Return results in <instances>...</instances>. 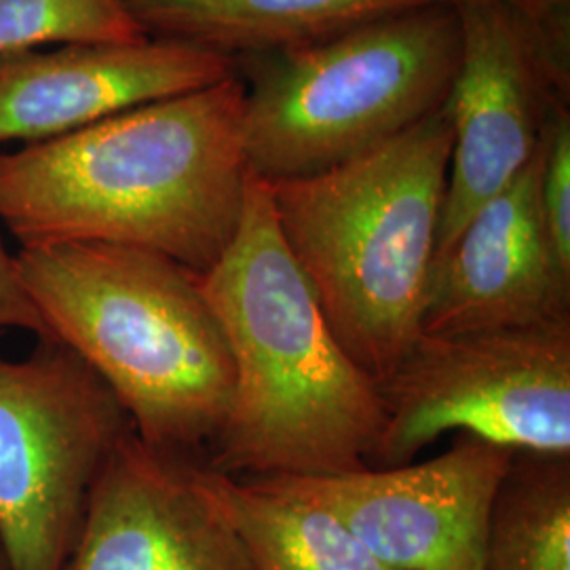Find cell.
Returning a JSON list of instances; mask_svg holds the SVG:
<instances>
[{
	"instance_id": "cell-17",
	"label": "cell",
	"mask_w": 570,
	"mask_h": 570,
	"mask_svg": "<svg viewBox=\"0 0 570 570\" xmlns=\"http://www.w3.org/2000/svg\"><path fill=\"white\" fill-rule=\"evenodd\" d=\"M539 205L553 265L570 284V117L564 104L553 108L543 136Z\"/></svg>"
},
{
	"instance_id": "cell-19",
	"label": "cell",
	"mask_w": 570,
	"mask_h": 570,
	"mask_svg": "<svg viewBox=\"0 0 570 570\" xmlns=\"http://www.w3.org/2000/svg\"><path fill=\"white\" fill-rule=\"evenodd\" d=\"M7 330H26L39 338H49L41 315L21 282L18 258L0 237V336Z\"/></svg>"
},
{
	"instance_id": "cell-16",
	"label": "cell",
	"mask_w": 570,
	"mask_h": 570,
	"mask_svg": "<svg viewBox=\"0 0 570 570\" xmlns=\"http://www.w3.org/2000/svg\"><path fill=\"white\" fill-rule=\"evenodd\" d=\"M148 39L129 0H0V58L58 45Z\"/></svg>"
},
{
	"instance_id": "cell-15",
	"label": "cell",
	"mask_w": 570,
	"mask_h": 570,
	"mask_svg": "<svg viewBox=\"0 0 570 570\" xmlns=\"http://www.w3.org/2000/svg\"><path fill=\"white\" fill-rule=\"evenodd\" d=\"M482 570H570V456L513 454L490 505Z\"/></svg>"
},
{
	"instance_id": "cell-10",
	"label": "cell",
	"mask_w": 570,
	"mask_h": 570,
	"mask_svg": "<svg viewBox=\"0 0 570 570\" xmlns=\"http://www.w3.org/2000/svg\"><path fill=\"white\" fill-rule=\"evenodd\" d=\"M66 570H256L202 459L129 429L91 489Z\"/></svg>"
},
{
	"instance_id": "cell-11",
	"label": "cell",
	"mask_w": 570,
	"mask_h": 570,
	"mask_svg": "<svg viewBox=\"0 0 570 570\" xmlns=\"http://www.w3.org/2000/svg\"><path fill=\"white\" fill-rule=\"evenodd\" d=\"M237 75V58L195 42L58 45L0 58V148L47 142L119 112Z\"/></svg>"
},
{
	"instance_id": "cell-4",
	"label": "cell",
	"mask_w": 570,
	"mask_h": 570,
	"mask_svg": "<svg viewBox=\"0 0 570 570\" xmlns=\"http://www.w3.org/2000/svg\"><path fill=\"white\" fill-rule=\"evenodd\" d=\"M450 148L442 106L346 164L268 183L285 244L327 326L376 383L421 336Z\"/></svg>"
},
{
	"instance_id": "cell-20",
	"label": "cell",
	"mask_w": 570,
	"mask_h": 570,
	"mask_svg": "<svg viewBox=\"0 0 570 570\" xmlns=\"http://www.w3.org/2000/svg\"><path fill=\"white\" fill-rule=\"evenodd\" d=\"M0 570H9V564H7V558H4V553H2V548H0Z\"/></svg>"
},
{
	"instance_id": "cell-9",
	"label": "cell",
	"mask_w": 570,
	"mask_h": 570,
	"mask_svg": "<svg viewBox=\"0 0 570 570\" xmlns=\"http://www.w3.org/2000/svg\"><path fill=\"white\" fill-rule=\"evenodd\" d=\"M513 454L461 435L416 465L249 480L334 513L389 569L482 570L490 505Z\"/></svg>"
},
{
	"instance_id": "cell-12",
	"label": "cell",
	"mask_w": 570,
	"mask_h": 570,
	"mask_svg": "<svg viewBox=\"0 0 570 570\" xmlns=\"http://www.w3.org/2000/svg\"><path fill=\"white\" fill-rule=\"evenodd\" d=\"M543 148V142H541ZM541 148L433 258L421 334H463L569 317L570 284L553 265L539 205Z\"/></svg>"
},
{
	"instance_id": "cell-2",
	"label": "cell",
	"mask_w": 570,
	"mask_h": 570,
	"mask_svg": "<svg viewBox=\"0 0 570 570\" xmlns=\"http://www.w3.org/2000/svg\"><path fill=\"white\" fill-rule=\"evenodd\" d=\"M202 287L235 367L230 410L205 465L230 478L366 469L383 429L379 383L327 326L268 183L252 171L237 230Z\"/></svg>"
},
{
	"instance_id": "cell-1",
	"label": "cell",
	"mask_w": 570,
	"mask_h": 570,
	"mask_svg": "<svg viewBox=\"0 0 570 570\" xmlns=\"http://www.w3.org/2000/svg\"><path fill=\"white\" fill-rule=\"evenodd\" d=\"M239 75L20 150H0V225L21 247L108 244L204 275L244 209Z\"/></svg>"
},
{
	"instance_id": "cell-6",
	"label": "cell",
	"mask_w": 570,
	"mask_h": 570,
	"mask_svg": "<svg viewBox=\"0 0 570 570\" xmlns=\"http://www.w3.org/2000/svg\"><path fill=\"white\" fill-rule=\"evenodd\" d=\"M370 459L402 468L461 431L515 454L570 456V315L543 324L421 334L379 383Z\"/></svg>"
},
{
	"instance_id": "cell-18",
	"label": "cell",
	"mask_w": 570,
	"mask_h": 570,
	"mask_svg": "<svg viewBox=\"0 0 570 570\" xmlns=\"http://www.w3.org/2000/svg\"><path fill=\"white\" fill-rule=\"evenodd\" d=\"M532 30L551 70L569 79L570 0H501Z\"/></svg>"
},
{
	"instance_id": "cell-5",
	"label": "cell",
	"mask_w": 570,
	"mask_h": 570,
	"mask_svg": "<svg viewBox=\"0 0 570 570\" xmlns=\"http://www.w3.org/2000/svg\"><path fill=\"white\" fill-rule=\"evenodd\" d=\"M459 53L454 4H433L245 56L247 169L266 183L306 178L393 140L444 106Z\"/></svg>"
},
{
	"instance_id": "cell-7",
	"label": "cell",
	"mask_w": 570,
	"mask_h": 570,
	"mask_svg": "<svg viewBox=\"0 0 570 570\" xmlns=\"http://www.w3.org/2000/svg\"><path fill=\"white\" fill-rule=\"evenodd\" d=\"M131 429L119 400L68 346L39 338L0 360V548L9 570H66L91 489Z\"/></svg>"
},
{
	"instance_id": "cell-3",
	"label": "cell",
	"mask_w": 570,
	"mask_h": 570,
	"mask_svg": "<svg viewBox=\"0 0 570 570\" xmlns=\"http://www.w3.org/2000/svg\"><path fill=\"white\" fill-rule=\"evenodd\" d=\"M16 258L49 338L102 379L142 442L195 459L212 450L235 367L199 273L125 245H35Z\"/></svg>"
},
{
	"instance_id": "cell-8",
	"label": "cell",
	"mask_w": 570,
	"mask_h": 570,
	"mask_svg": "<svg viewBox=\"0 0 570 570\" xmlns=\"http://www.w3.org/2000/svg\"><path fill=\"white\" fill-rule=\"evenodd\" d=\"M461 53L446 98L452 148L435 256L469 218L539 153L551 112L569 91L529 26L501 0H459Z\"/></svg>"
},
{
	"instance_id": "cell-14",
	"label": "cell",
	"mask_w": 570,
	"mask_h": 570,
	"mask_svg": "<svg viewBox=\"0 0 570 570\" xmlns=\"http://www.w3.org/2000/svg\"><path fill=\"white\" fill-rule=\"evenodd\" d=\"M214 489L256 570H393L334 513L261 480L212 469Z\"/></svg>"
},
{
	"instance_id": "cell-13",
	"label": "cell",
	"mask_w": 570,
	"mask_h": 570,
	"mask_svg": "<svg viewBox=\"0 0 570 570\" xmlns=\"http://www.w3.org/2000/svg\"><path fill=\"white\" fill-rule=\"evenodd\" d=\"M459 0H129L144 32L216 49L265 53L326 41L370 21Z\"/></svg>"
}]
</instances>
